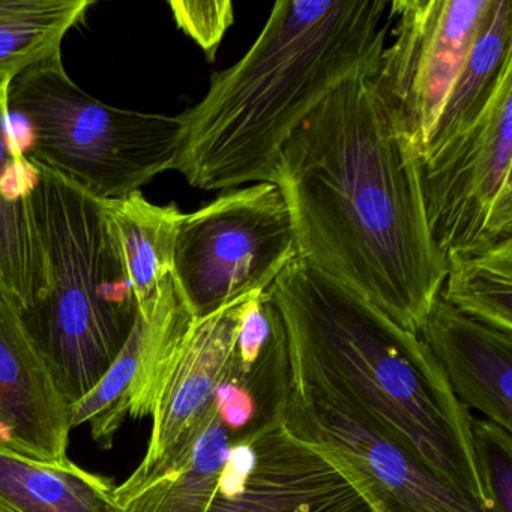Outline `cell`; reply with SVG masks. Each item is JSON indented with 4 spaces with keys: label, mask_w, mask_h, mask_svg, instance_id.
<instances>
[{
    "label": "cell",
    "mask_w": 512,
    "mask_h": 512,
    "mask_svg": "<svg viewBox=\"0 0 512 512\" xmlns=\"http://www.w3.org/2000/svg\"><path fill=\"white\" fill-rule=\"evenodd\" d=\"M268 292L286 326L292 383L361 419L493 511L473 454L470 410L418 334L301 259Z\"/></svg>",
    "instance_id": "obj_2"
},
{
    "label": "cell",
    "mask_w": 512,
    "mask_h": 512,
    "mask_svg": "<svg viewBox=\"0 0 512 512\" xmlns=\"http://www.w3.org/2000/svg\"><path fill=\"white\" fill-rule=\"evenodd\" d=\"M113 254L130 284L137 311H146L173 274L176 238L184 212L149 202L140 191L101 200Z\"/></svg>",
    "instance_id": "obj_17"
},
{
    "label": "cell",
    "mask_w": 512,
    "mask_h": 512,
    "mask_svg": "<svg viewBox=\"0 0 512 512\" xmlns=\"http://www.w3.org/2000/svg\"><path fill=\"white\" fill-rule=\"evenodd\" d=\"M292 385L289 338L280 310L265 292L248 296L220 386L247 401L265 424L284 415Z\"/></svg>",
    "instance_id": "obj_16"
},
{
    "label": "cell",
    "mask_w": 512,
    "mask_h": 512,
    "mask_svg": "<svg viewBox=\"0 0 512 512\" xmlns=\"http://www.w3.org/2000/svg\"><path fill=\"white\" fill-rule=\"evenodd\" d=\"M194 322L172 274L151 307L137 311L130 337L100 382L71 406V428L89 424L92 439L110 449L127 419L151 416L161 383Z\"/></svg>",
    "instance_id": "obj_12"
},
{
    "label": "cell",
    "mask_w": 512,
    "mask_h": 512,
    "mask_svg": "<svg viewBox=\"0 0 512 512\" xmlns=\"http://www.w3.org/2000/svg\"><path fill=\"white\" fill-rule=\"evenodd\" d=\"M94 0H0V100L11 83L40 62L61 55L62 43Z\"/></svg>",
    "instance_id": "obj_20"
},
{
    "label": "cell",
    "mask_w": 512,
    "mask_h": 512,
    "mask_svg": "<svg viewBox=\"0 0 512 512\" xmlns=\"http://www.w3.org/2000/svg\"><path fill=\"white\" fill-rule=\"evenodd\" d=\"M37 167L11 130L8 101L0 100V287L23 316L43 299L47 266L32 208Z\"/></svg>",
    "instance_id": "obj_15"
},
{
    "label": "cell",
    "mask_w": 512,
    "mask_h": 512,
    "mask_svg": "<svg viewBox=\"0 0 512 512\" xmlns=\"http://www.w3.org/2000/svg\"><path fill=\"white\" fill-rule=\"evenodd\" d=\"M512 74L481 118L421 160L425 217L443 256L512 238Z\"/></svg>",
    "instance_id": "obj_7"
},
{
    "label": "cell",
    "mask_w": 512,
    "mask_h": 512,
    "mask_svg": "<svg viewBox=\"0 0 512 512\" xmlns=\"http://www.w3.org/2000/svg\"><path fill=\"white\" fill-rule=\"evenodd\" d=\"M32 163L37 181L31 200L47 287L23 319L71 407L100 382L121 352L136 323L137 304L113 254L101 200L55 170Z\"/></svg>",
    "instance_id": "obj_4"
},
{
    "label": "cell",
    "mask_w": 512,
    "mask_h": 512,
    "mask_svg": "<svg viewBox=\"0 0 512 512\" xmlns=\"http://www.w3.org/2000/svg\"><path fill=\"white\" fill-rule=\"evenodd\" d=\"M247 298L191 326L155 400L145 458L127 481L116 485L119 508L187 452L214 418L215 392L226 371Z\"/></svg>",
    "instance_id": "obj_11"
},
{
    "label": "cell",
    "mask_w": 512,
    "mask_h": 512,
    "mask_svg": "<svg viewBox=\"0 0 512 512\" xmlns=\"http://www.w3.org/2000/svg\"><path fill=\"white\" fill-rule=\"evenodd\" d=\"M112 479L0 442V512H122Z\"/></svg>",
    "instance_id": "obj_18"
},
{
    "label": "cell",
    "mask_w": 512,
    "mask_h": 512,
    "mask_svg": "<svg viewBox=\"0 0 512 512\" xmlns=\"http://www.w3.org/2000/svg\"><path fill=\"white\" fill-rule=\"evenodd\" d=\"M206 512H377L349 473L283 416L233 440Z\"/></svg>",
    "instance_id": "obj_9"
},
{
    "label": "cell",
    "mask_w": 512,
    "mask_h": 512,
    "mask_svg": "<svg viewBox=\"0 0 512 512\" xmlns=\"http://www.w3.org/2000/svg\"><path fill=\"white\" fill-rule=\"evenodd\" d=\"M490 5L491 0H391L394 43L383 50L373 80L421 158Z\"/></svg>",
    "instance_id": "obj_8"
},
{
    "label": "cell",
    "mask_w": 512,
    "mask_h": 512,
    "mask_svg": "<svg viewBox=\"0 0 512 512\" xmlns=\"http://www.w3.org/2000/svg\"><path fill=\"white\" fill-rule=\"evenodd\" d=\"M232 443L215 413L188 451L121 505L122 512H206Z\"/></svg>",
    "instance_id": "obj_21"
},
{
    "label": "cell",
    "mask_w": 512,
    "mask_h": 512,
    "mask_svg": "<svg viewBox=\"0 0 512 512\" xmlns=\"http://www.w3.org/2000/svg\"><path fill=\"white\" fill-rule=\"evenodd\" d=\"M283 421L343 467L377 512H493L446 485L361 419L295 383Z\"/></svg>",
    "instance_id": "obj_10"
},
{
    "label": "cell",
    "mask_w": 512,
    "mask_h": 512,
    "mask_svg": "<svg viewBox=\"0 0 512 512\" xmlns=\"http://www.w3.org/2000/svg\"><path fill=\"white\" fill-rule=\"evenodd\" d=\"M298 259L418 334L446 259L425 217L421 157L371 77L332 91L281 152Z\"/></svg>",
    "instance_id": "obj_1"
},
{
    "label": "cell",
    "mask_w": 512,
    "mask_h": 512,
    "mask_svg": "<svg viewBox=\"0 0 512 512\" xmlns=\"http://www.w3.org/2000/svg\"><path fill=\"white\" fill-rule=\"evenodd\" d=\"M440 295L464 316L512 334V238L446 257Z\"/></svg>",
    "instance_id": "obj_22"
},
{
    "label": "cell",
    "mask_w": 512,
    "mask_h": 512,
    "mask_svg": "<svg viewBox=\"0 0 512 512\" xmlns=\"http://www.w3.org/2000/svg\"><path fill=\"white\" fill-rule=\"evenodd\" d=\"M178 28L214 61L224 35L235 22V8L229 0H188L169 2Z\"/></svg>",
    "instance_id": "obj_24"
},
{
    "label": "cell",
    "mask_w": 512,
    "mask_h": 512,
    "mask_svg": "<svg viewBox=\"0 0 512 512\" xmlns=\"http://www.w3.org/2000/svg\"><path fill=\"white\" fill-rule=\"evenodd\" d=\"M511 74L512 2L491 0L484 26L449 92L422 158L472 127Z\"/></svg>",
    "instance_id": "obj_19"
},
{
    "label": "cell",
    "mask_w": 512,
    "mask_h": 512,
    "mask_svg": "<svg viewBox=\"0 0 512 512\" xmlns=\"http://www.w3.org/2000/svg\"><path fill=\"white\" fill-rule=\"evenodd\" d=\"M71 407L49 362L0 287V442L44 461L67 460Z\"/></svg>",
    "instance_id": "obj_13"
},
{
    "label": "cell",
    "mask_w": 512,
    "mask_h": 512,
    "mask_svg": "<svg viewBox=\"0 0 512 512\" xmlns=\"http://www.w3.org/2000/svg\"><path fill=\"white\" fill-rule=\"evenodd\" d=\"M473 454L494 512H512V431L485 418L470 419Z\"/></svg>",
    "instance_id": "obj_23"
},
{
    "label": "cell",
    "mask_w": 512,
    "mask_h": 512,
    "mask_svg": "<svg viewBox=\"0 0 512 512\" xmlns=\"http://www.w3.org/2000/svg\"><path fill=\"white\" fill-rule=\"evenodd\" d=\"M295 259L286 199L277 184L260 182L224 191L199 211L184 214L173 275L194 319L200 320L265 292Z\"/></svg>",
    "instance_id": "obj_6"
},
{
    "label": "cell",
    "mask_w": 512,
    "mask_h": 512,
    "mask_svg": "<svg viewBox=\"0 0 512 512\" xmlns=\"http://www.w3.org/2000/svg\"><path fill=\"white\" fill-rule=\"evenodd\" d=\"M8 109L31 131V155L95 199H121L173 170L179 116L118 109L83 91L61 55L11 83Z\"/></svg>",
    "instance_id": "obj_5"
},
{
    "label": "cell",
    "mask_w": 512,
    "mask_h": 512,
    "mask_svg": "<svg viewBox=\"0 0 512 512\" xmlns=\"http://www.w3.org/2000/svg\"><path fill=\"white\" fill-rule=\"evenodd\" d=\"M391 23V0L277 2L248 52L178 115L173 170L206 191L275 184L304 119L347 80L376 77Z\"/></svg>",
    "instance_id": "obj_3"
},
{
    "label": "cell",
    "mask_w": 512,
    "mask_h": 512,
    "mask_svg": "<svg viewBox=\"0 0 512 512\" xmlns=\"http://www.w3.org/2000/svg\"><path fill=\"white\" fill-rule=\"evenodd\" d=\"M418 335L458 401L512 431V334L464 316L439 295Z\"/></svg>",
    "instance_id": "obj_14"
}]
</instances>
